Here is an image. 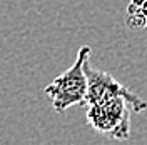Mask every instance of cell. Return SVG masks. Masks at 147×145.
I'll return each instance as SVG.
<instances>
[{
  "instance_id": "obj_5",
  "label": "cell",
  "mask_w": 147,
  "mask_h": 145,
  "mask_svg": "<svg viewBox=\"0 0 147 145\" xmlns=\"http://www.w3.org/2000/svg\"><path fill=\"white\" fill-rule=\"evenodd\" d=\"M146 28H147V25H146Z\"/></svg>"
},
{
  "instance_id": "obj_1",
  "label": "cell",
  "mask_w": 147,
  "mask_h": 145,
  "mask_svg": "<svg viewBox=\"0 0 147 145\" xmlns=\"http://www.w3.org/2000/svg\"><path fill=\"white\" fill-rule=\"evenodd\" d=\"M147 109V102L140 97L114 95L85 107L87 124L100 135L112 140H127L130 135V115Z\"/></svg>"
},
{
  "instance_id": "obj_4",
  "label": "cell",
  "mask_w": 147,
  "mask_h": 145,
  "mask_svg": "<svg viewBox=\"0 0 147 145\" xmlns=\"http://www.w3.org/2000/svg\"><path fill=\"white\" fill-rule=\"evenodd\" d=\"M129 28L139 30L147 25V0H130L127 5V20Z\"/></svg>"
},
{
  "instance_id": "obj_2",
  "label": "cell",
  "mask_w": 147,
  "mask_h": 145,
  "mask_svg": "<svg viewBox=\"0 0 147 145\" xmlns=\"http://www.w3.org/2000/svg\"><path fill=\"white\" fill-rule=\"evenodd\" d=\"M90 57V47L82 45L77 50V58L64 73L55 77L45 87V95L50 99L55 112H65L74 105H84L87 93V75L84 64Z\"/></svg>"
},
{
  "instance_id": "obj_3",
  "label": "cell",
  "mask_w": 147,
  "mask_h": 145,
  "mask_svg": "<svg viewBox=\"0 0 147 145\" xmlns=\"http://www.w3.org/2000/svg\"><path fill=\"white\" fill-rule=\"evenodd\" d=\"M84 70H85V75H87V93H85V100H84V107H89V105L99 102V100L109 99V97H114V95L136 97L134 92H130L127 87H124L110 73L92 67L89 60L84 64Z\"/></svg>"
}]
</instances>
